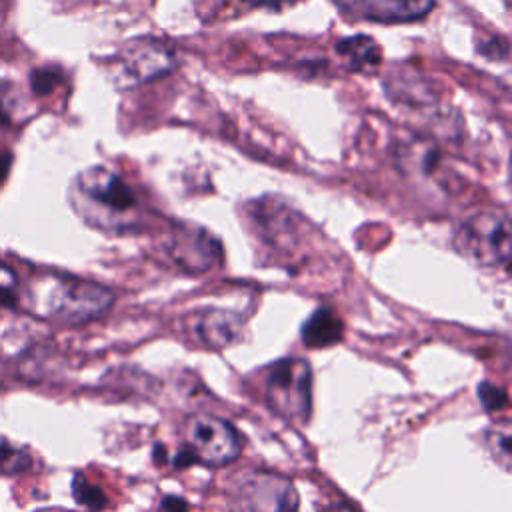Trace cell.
<instances>
[{
    "label": "cell",
    "instance_id": "5b68a950",
    "mask_svg": "<svg viewBox=\"0 0 512 512\" xmlns=\"http://www.w3.org/2000/svg\"><path fill=\"white\" fill-rule=\"evenodd\" d=\"M228 504L232 512H298V492L284 476L246 472L230 484Z\"/></svg>",
    "mask_w": 512,
    "mask_h": 512
},
{
    "label": "cell",
    "instance_id": "d6986e66",
    "mask_svg": "<svg viewBox=\"0 0 512 512\" xmlns=\"http://www.w3.org/2000/svg\"><path fill=\"white\" fill-rule=\"evenodd\" d=\"M56 78H58V74H54V70H36L32 74V88L40 94H46L56 84Z\"/></svg>",
    "mask_w": 512,
    "mask_h": 512
},
{
    "label": "cell",
    "instance_id": "7a4b0ae2",
    "mask_svg": "<svg viewBox=\"0 0 512 512\" xmlns=\"http://www.w3.org/2000/svg\"><path fill=\"white\" fill-rule=\"evenodd\" d=\"M26 300L42 318L84 324L102 316L114 302V294L90 280L66 274H44L28 284Z\"/></svg>",
    "mask_w": 512,
    "mask_h": 512
},
{
    "label": "cell",
    "instance_id": "30bf717a",
    "mask_svg": "<svg viewBox=\"0 0 512 512\" xmlns=\"http://www.w3.org/2000/svg\"><path fill=\"white\" fill-rule=\"evenodd\" d=\"M240 326L242 322L236 314L226 310H210L200 318L196 332L204 344L212 348H222L232 344L240 336Z\"/></svg>",
    "mask_w": 512,
    "mask_h": 512
},
{
    "label": "cell",
    "instance_id": "7c38bea8",
    "mask_svg": "<svg viewBox=\"0 0 512 512\" xmlns=\"http://www.w3.org/2000/svg\"><path fill=\"white\" fill-rule=\"evenodd\" d=\"M336 52L340 54V58L350 70L372 68L380 62V50L368 36L344 38L342 42L336 44Z\"/></svg>",
    "mask_w": 512,
    "mask_h": 512
},
{
    "label": "cell",
    "instance_id": "277c9868",
    "mask_svg": "<svg viewBox=\"0 0 512 512\" xmlns=\"http://www.w3.org/2000/svg\"><path fill=\"white\" fill-rule=\"evenodd\" d=\"M266 396L270 408L282 418L306 422L312 406V372L300 358H282L274 362L266 378Z\"/></svg>",
    "mask_w": 512,
    "mask_h": 512
},
{
    "label": "cell",
    "instance_id": "ac0fdd59",
    "mask_svg": "<svg viewBox=\"0 0 512 512\" xmlns=\"http://www.w3.org/2000/svg\"><path fill=\"white\" fill-rule=\"evenodd\" d=\"M18 300V278L0 262V308L14 306Z\"/></svg>",
    "mask_w": 512,
    "mask_h": 512
},
{
    "label": "cell",
    "instance_id": "3957f363",
    "mask_svg": "<svg viewBox=\"0 0 512 512\" xmlns=\"http://www.w3.org/2000/svg\"><path fill=\"white\" fill-rule=\"evenodd\" d=\"M452 242L460 256L478 266H506L512 250L510 218L498 210L476 212L460 222Z\"/></svg>",
    "mask_w": 512,
    "mask_h": 512
},
{
    "label": "cell",
    "instance_id": "9c48e42d",
    "mask_svg": "<svg viewBox=\"0 0 512 512\" xmlns=\"http://www.w3.org/2000/svg\"><path fill=\"white\" fill-rule=\"evenodd\" d=\"M434 2L436 0H352V6L368 20L394 24L424 18Z\"/></svg>",
    "mask_w": 512,
    "mask_h": 512
},
{
    "label": "cell",
    "instance_id": "ffe728a7",
    "mask_svg": "<svg viewBox=\"0 0 512 512\" xmlns=\"http://www.w3.org/2000/svg\"><path fill=\"white\" fill-rule=\"evenodd\" d=\"M160 512H190L186 500L180 496H164L160 502Z\"/></svg>",
    "mask_w": 512,
    "mask_h": 512
},
{
    "label": "cell",
    "instance_id": "4fadbf2b",
    "mask_svg": "<svg viewBox=\"0 0 512 512\" xmlns=\"http://www.w3.org/2000/svg\"><path fill=\"white\" fill-rule=\"evenodd\" d=\"M22 102L16 84L0 78V130L10 128L20 118Z\"/></svg>",
    "mask_w": 512,
    "mask_h": 512
},
{
    "label": "cell",
    "instance_id": "7402d4cb",
    "mask_svg": "<svg viewBox=\"0 0 512 512\" xmlns=\"http://www.w3.org/2000/svg\"><path fill=\"white\" fill-rule=\"evenodd\" d=\"M10 164H12V154L6 150H0V186L4 184V180L10 172Z\"/></svg>",
    "mask_w": 512,
    "mask_h": 512
},
{
    "label": "cell",
    "instance_id": "6da1fadb",
    "mask_svg": "<svg viewBox=\"0 0 512 512\" xmlns=\"http://www.w3.org/2000/svg\"><path fill=\"white\" fill-rule=\"evenodd\" d=\"M72 210L92 228L126 232L142 222L144 206L134 188L114 170L90 166L78 172L68 186Z\"/></svg>",
    "mask_w": 512,
    "mask_h": 512
},
{
    "label": "cell",
    "instance_id": "44dd1931",
    "mask_svg": "<svg viewBox=\"0 0 512 512\" xmlns=\"http://www.w3.org/2000/svg\"><path fill=\"white\" fill-rule=\"evenodd\" d=\"M192 462H196V458H194V454H192V450L186 446V448H180L178 452H176V456H174V466L176 468H186V466H190Z\"/></svg>",
    "mask_w": 512,
    "mask_h": 512
},
{
    "label": "cell",
    "instance_id": "e0dca14e",
    "mask_svg": "<svg viewBox=\"0 0 512 512\" xmlns=\"http://www.w3.org/2000/svg\"><path fill=\"white\" fill-rule=\"evenodd\" d=\"M478 398L482 402V406L488 410V412H498L502 408L508 406V394L504 388L500 386H494L490 382H482L478 386Z\"/></svg>",
    "mask_w": 512,
    "mask_h": 512
},
{
    "label": "cell",
    "instance_id": "603a6c76",
    "mask_svg": "<svg viewBox=\"0 0 512 512\" xmlns=\"http://www.w3.org/2000/svg\"><path fill=\"white\" fill-rule=\"evenodd\" d=\"M246 6H282V4H288L292 0H238Z\"/></svg>",
    "mask_w": 512,
    "mask_h": 512
},
{
    "label": "cell",
    "instance_id": "d4e9b609",
    "mask_svg": "<svg viewBox=\"0 0 512 512\" xmlns=\"http://www.w3.org/2000/svg\"><path fill=\"white\" fill-rule=\"evenodd\" d=\"M330 512H354L350 506H336L334 510H330Z\"/></svg>",
    "mask_w": 512,
    "mask_h": 512
},
{
    "label": "cell",
    "instance_id": "5bb4252c",
    "mask_svg": "<svg viewBox=\"0 0 512 512\" xmlns=\"http://www.w3.org/2000/svg\"><path fill=\"white\" fill-rule=\"evenodd\" d=\"M72 494H74L76 502L82 504L88 510H102L108 504L106 494L102 492V488L92 484V482H88L80 474L74 476V480H72Z\"/></svg>",
    "mask_w": 512,
    "mask_h": 512
},
{
    "label": "cell",
    "instance_id": "2e32d148",
    "mask_svg": "<svg viewBox=\"0 0 512 512\" xmlns=\"http://www.w3.org/2000/svg\"><path fill=\"white\" fill-rule=\"evenodd\" d=\"M488 444L492 448L494 458L508 468L510 466V454H512V440H510V428L504 424L502 428H494L488 434Z\"/></svg>",
    "mask_w": 512,
    "mask_h": 512
},
{
    "label": "cell",
    "instance_id": "8fae6325",
    "mask_svg": "<svg viewBox=\"0 0 512 512\" xmlns=\"http://www.w3.org/2000/svg\"><path fill=\"white\" fill-rule=\"evenodd\" d=\"M302 342L308 348H328L342 340L344 324L330 308H318L302 326Z\"/></svg>",
    "mask_w": 512,
    "mask_h": 512
},
{
    "label": "cell",
    "instance_id": "8992f818",
    "mask_svg": "<svg viewBox=\"0 0 512 512\" xmlns=\"http://www.w3.org/2000/svg\"><path fill=\"white\" fill-rule=\"evenodd\" d=\"M174 64L172 50L156 40H136L128 44L110 64L112 80L122 88H132L148 82Z\"/></svg>",
    "mask_w": 512,
    "mask_h": 512
},
{
    "label": "cell",
    "instance_id": "cb8c5ba5",
    "mask_svg": "<svg viewBox=\"0 0 512 512\" xmlns=\"http://www.w3.org/2000/svg\"><path fill=\"white\" fill-rule=\"evenodd\" d=\"M154 460H156V464H162L166 460V448L162 444L154 446Z\"/></svg>",
    "mask_w": 512,
    "mask_h": 512
},
{
    "label": "cell",
    "instance_id": "52a82bcc",
    "mask_svg": "<svg viewBox=\"0 0 512 512\" xmlns=\"http://www.w3.org/2000/svg\"><path fill=\"white\" fill-rule=\"evenodd\" d=\"M188 448L196 462L222 466L238 458L242 442L238 432L222 418L216 416H194L186 428Z\"/></svg>",
    "mask_w": 512,
    "mask_h": 512
},
{
    "label": "cell",
    "instance_id": "ba28073f",
    "mask_svg": "<svg viewBox=\"0 0 512 512\" xmlns=\"http://www.w3.org/2000/svg\"><path fill=\"white\" fill-rule=\"evenodd\" d=\"M172 260L188 272H204L220 256V246L204 230H178L166 244Z\"/></svg>",
    "mask_w": 512,
    "mask_h": 512
},
{
    "label": "cell",
    "instance_id": "9a60e30c",
    "mask_svg": "<svg viewBox=\"0 0 512 512\" xmlns=\"http://www.w3.org/2000/svg\"><path fill=\"white\" fill-rule=\"evenodd\" d=\"M28 466H30L28 452L0 438V472L18 474V472H24Z\"/></svg>",
    "mask_w": 512,
    "mask_h": 512
}]
</instances>
